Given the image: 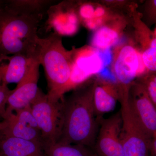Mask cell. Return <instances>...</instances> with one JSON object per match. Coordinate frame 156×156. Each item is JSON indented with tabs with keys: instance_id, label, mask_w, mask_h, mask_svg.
Here are the masks:
<instances>
[{
	"instance_id": "obj_1",
	"label": "cell",
	"mask_w": 156,
	"mask_h": 156,
	"mask_svg": "<svg viewBox=\"0 0 156 156\" xmlns=\"http://www.w3.org/2000/svg\"><path fill=\"white\" fill-rule=\"evenodd\" d=\"M92 89L93 84L63 99L62 126L57 142L93 148L99 122L93 106Z\"/></svg>"
},
{
	"instance_id": "obj_2",
	"label": "cell",
	"mask_w": 156,
	"mask_h": 156,
	"mask_svg": "<svg viewBox=\"0 0 156 156\" xmlns=\"http://www.w3.org/2000/svg\"><path fill=\"white\" fill-rule=\"evenodd\" d=\"M76 51L66 50L61 37L56 33L37 41L36 56L43 66L47 78L50 100L60 101L72 89L71 78Z\"/></svg>"
},
{
	"instance_id": "obj_3",
	"label": "cell",
	"mask_w": 156,
	"mask_h": 156,
	"mask_svg": "<svg viewBox=\"0 0 156 156\" xmlns=\"http://www.w3.org/2000/svg\"><path fill=\"white\" fill-rule=\"evenodd\" d=\"M41 19L40 16L19 13L10 7L5 0H1L0 62L16 54L36 57Z\"/></svg>"
},
{
	"instance_id": "obj_4",
	"label": "cell",
	"mask_w": 156,
	"mask_h": 156,
	"mask_svg": "<svg viewBox=\"0 0 156 156\" xmlns=\"http://www.w3.org/2000/svg\"><path fill=\"white\" fill-rule=\"evenodd\" d=\"M128 87H119L121 137L124 156H149L151 136L132 112L128 101Z\"/></svg>"
},
{
	"instance_id": "obj_5",
	"label": "cell",
	"mask_w": 156,
	"mask_h": 156,
	"mask_svg": "<svg viewBox=\"0 0 156 156\" xmlns=\"http://www.w3.org/2000/svg\"><path fill=\"white\" fill-rule=\"evenodd\" d=\"M63 99L53 101L41 92L31 104L41 137L43 148L58 141L60 137L63 115Z\"/></svg>"
},
{
	"instance_id": "obj_6",
	"label": "cell",
	"mask_w": 156,
	"mask_h": 156,
	"mask_svg": "<svg viewBox=\"0 0 156 156\" xmlns=\"http://www.w3.org/2000/svg\"><path fill=\"white\" fill-rule=\"evenodd\" d=\"M112 72L120 86L129 87L136 78L148 73L141 52L131 43L116 48L112 59Z\"/></svg>"
},
{
	"instance_id": "obj_7",
	"label": "cell",
	"mask_w": 156,
	"mask_h": 156,
	"mask_svg": "<svg viewBox=\"0 0 156 156\" xmlns=\"http://www.w3.org/2000/svg\"><path fill=\"white\" fill-rule=\"evenodd\" d=\"M120 111L99 123L93 151L98 156H124Z\"/></svg>"
},
{
	"instance_id": "obj_8",
	"label": "cell",
	"mask_w": 156,
	"mask_h": 156,
	"mask_svg": "<svg viewBox=\"0 0 156 156\" xmlns=\"http://www.w3.org/2000/svg\"><path fill=\"white\" fill-rule=\"evenodd\" d=\"M40 66L36 57L28 72L12 90L8 98L6 114L30 105L41 92L38 86Z\"/></svg>"
},
{
	"instance_id": "obj_9",
	"label": "cell",
	"mask_w": 156,
	"mask_h": 156,
	"mask_svg": "<svg viewBox=\"0 0 156 156\" xmlns=\"http://www.w3.org/2000/svg\"><path fill=\"white\" fill-rule=\"evenodd\" d=\"M128 98L132 112L152 137L156 134V109L145 87L139 81H134L129 86Z\"/></svg>"
},
{
	"instance_id": "obj_10",
	"label": "cell",
	"mask_w": 156,
	"mask_h": 156,
	"mask_svg": "<svg viewBox=\"0 0 156 156\" xmlns=\"http://www.w3.org/2000/svg\"><path fill=\"white\" fill-rule=\"evenodd\" d=\"M119 98V87L117 83L101 77L98 78L94 82L92 100L99 123L105 115L114 111Z\"/></svg>"
},
{
	"instance_id": "obj_11",
	"label": "cell",
	"mask_w": 156,
	"mask_h": 156,
	"mask_svg": "<svg viewBox=\"0 0 156 156\" xmlns=\"http://www.w3.org/2000/svg\"><path fill=\"white\" fill-rule=\"evenodd\" d=\"M126 23L124 18L116 16L98 29L92 39L93 48L101 51L110 50L121 38Z\"/></svg>"
},
{
	"instance_id": "obj_12",
	"label": "cell",
	"mask_w": 156,
	"mask_h": 156,
	"mask_svg": "<svg viewBox=\"0 0 156 156\" xmlns=\"http://www.w3.org/2000/svg\"><path fill=\"white\" fill-rule=\"evenodd\" d=\"M21 54L5 57L3 60L7 63L0 62V76L3 83L8 85L18 84L28 72L34 58Z\"/></svg>"
},
{
	"instance_id": "obj_13",
	"label": "cell",
	"mask_w": 156,
	"mask_h": 156,
	"mask_svg": "<svg viewBox=\"0 0 156 156\" xmlns=\"http://www.w3.org/2000/svg\"><path fill=\"white\" fill-rule=\"evenodd\" d=\"M0 156H46L41 144L3 136L0 140Z\"/></svg>"
},
{
	"instance_id": "obj_14",
	"label": "cell",
	"mask_w": 156,
	"mask_h": 156,
	"mask_svg": "<svg viewBox=\"0 0 156 156\" xmlns=\"http://www.w3.org/2000/svg\"><path fill=\"white\" fill-rule=\"evenodd\" d=\"M3 136H13L41 144L40 131L17 119L14 113L6 114L2 121Z\"/></svg>"
},
{
	"instance_id": "obj_15",
	"label": "cell",
	"mask_w": 156,
	"mask_h": 156,
	"mask_svg": "<svg viewBox=\"0 0 156 156\" xmlns=\"http://www.w3.org/2000/svg\"><path fill=\"white\" fill-rule=\"evenodd\" d=\"M10 7L21 14L41 17L42 13L55 1L51 0H5Z\"/></svg>"
},
{
	"instance_id": "obj_16",
	"label": "cell",
	"mask_w": 156,
	"mask_h": 156,
	"mask_svg": "<svg viewBox=\"0 0 156 156\" xmlns=\"http://www.w3.org/2000/svg\"><path fill=\"white\" fill-rule=\"evenodd\" d=\"M46 156H90V149L83 146L57 142L44 148Z\"/></svg>"
},
{
	"instance_id": "obj_17",
	"label": "cell",
	"mask_w": 156,
	"mask_h": 156,
	"mask_svg": "<svg viewBox=\"0 0 156 156\" xmlns=\"http://www.w3.org/2000/svg\"><path fill=\"white\" fill-rule=\"evenodd\" d=\"M145 87L149 96L156 109V73H148L137 80Z\"/></svg>"
},
{
	"instance_id": "obj_18",
	"label": "cell",
	"mask_w": 156,
	"mask_h": 156,
	"mask_svg": "<svg viewBox=\"0 0 156 156\" xmlns=\"http://www.w3.org/2000/svg\"><path fill=\"white\" fill-rule=\"evenodd\" d=\"M13 112L15 117L20 122L40 131L36 120L32 111L30 105L17 110Z\"/></svg>"
},
{
	"instance_id": "obj_19",
	"label": "cell",
	"mask_w": 156,
	"mask_h": 156,
	"mask_svg": "<svg viewBox=\"0 0 156 156\" xmlns=\"http://www.w3.org/2000/svg\"><path fill=\"white\" fill-rule=\"evenodd\" d=\"M12 91L8 86L0 81V118L3 119L5 116L8 98Z\"/></svg>"
},
{
	"instance_id": "obj_20",
	"label": "cell",
	"mask_w": 156,
	"mask_h": 156,
	"mask_svg": "<svg viewBox=\"0 0 156 156\" xmlns=\"http://www.w3.org/2000/svg\"><path fill=\"white\" fill-rule=\"evenodd\" d=\"M146 12L148 19L151 21L156 22V0L148 2Z\"/></svg>"
},
{
	"instance_id": "obj_21",
	"label": "cell",
	"mask_w": 156,
	"mask_h": 156,
	"mask_svg": "<svg viewBox=\"0 0 156 156\" xmlns=\"http://www.w3.org/2000/svg\"><path fill=\"white\" fill-rule=\"evenodd\" d=\"M95 8L92 5H88L83 9V15L84 17L89 20L92 19L95 12Z\"/></svg>"
},
{
	"instance_id": "obj_22",
	"label": "cell",
	"mask_w": 156,
	"mask_h": 156,
	"mask_svg": "<svg viewBox=\"0 0 156 156\" xmlns=\"http://www.w3.org/2000/svg\"><path fill=\"white\" fill-rule=\"evenodd\" d=\"M150 156H156V134L151 139L149 148Z\"/></svg>"
},
{
	"instance_id": "obj_23",
	"label": "cell",
	"mask_w": 156,
	"mask_h": 156,
	"mask_svg": "<svg viewBox=\"0 0 156 156\" xmlns=\"http://www.w3.org/2000/svg\"><path fill=\"white\" fill-rule=\"evenodd\" d=\"M3 123L2 121L0 122V140L3 136Z\"/></svg>"
},
{
	"instance_id": "obj_24",
	"label": "cell",
	"mask_w": 156,
	"mask_h": 156,
	"mask_svg": "<svg viewBox=\"0 0 156 156\" xmlns=\"http://www.w3.org/2000/svg\"><path fill=\"white\" fill-rule=\"evenodd\" d=\"M89 155H90V156H98L97 154L95 153L94 151L93 150H90V152H89Z\"/></svg>"
},
{
	"instance_id": "obj_25",
	"label": "cell",
	"mask_w": 156,
	"mask_h": 156,
	"mask_svg": "<svg viewBox=\"0 0 156 156\" xmlns=\"http://www.w3.org/2000/svg\"><path fill=\"white\" fill-rule=\"evenodd\" d=\"M154 34L155 35V36L156 37V27L155 28L154 30Z\"/></svg>"
},
{
	"instance_id": "obj_26",
	"label": "cell",
	"mask_w": 156,
	"mask_h": 156,
	"mask_svg": "<svg viewBox=\"0 0 156 156\" xmlns=\"http://www.w3.org/2000/svg\"><path fill=\"white\" fill-rule=\"evenodd\" d=\"M0 81H2V80H1V76H0Z\"/></svg>"
},
{
	"instance_id": "obj_27",
	"label": "cell",
	"mask_w": 156,
	"mask_h": 156,
	"mask_svg": "<svg viewBox=\"0 0 156 156\" xmlns=\"http://www.w3.org/2000/svg\"><path fill=\"white\" fill-rule=\"evenodd\" d=\"M0 2H1V0H0Z\"/></svg>"
},
{
	"instance_id": "obj_28",
	"label": "cell",
	"mask_w": 156,
	"mask_h": 156,
	"mask_svg": "<svg viewBox=\"0 0 156 156\" xmlns=\"http://www.w3.org/2000/svg\"><path fill=\"white\" fill-rule=\"evenodd\" d=\"M149 156H150V155H149Z\"/></svg>"
}]
</instances>
